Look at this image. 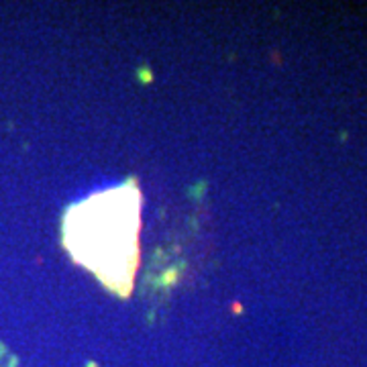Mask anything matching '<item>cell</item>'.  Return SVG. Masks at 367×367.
Returning a JSON list of instances; mask_svg holds the SVG:
<instances>
[{
  "instance_id": "6da1fadb",
  "label": "cell",
  "mask_w": 367,
  "mask_h": 367,
  "mask_svg": "<svg viewBox=\"0 0 367 367\" xmlns=\"http://www.w3.org/2000/svg\"><path fill=\"white\" fill-rule=\"evenodd\" d=\"M139 210L141 194L129 182L88 196L64 219V243L73 261L120 296L131 292L139 261Z\"/></svg>"
}]
</instances>
